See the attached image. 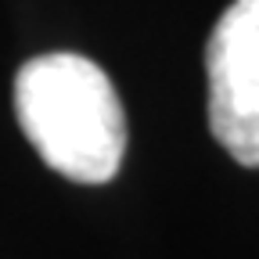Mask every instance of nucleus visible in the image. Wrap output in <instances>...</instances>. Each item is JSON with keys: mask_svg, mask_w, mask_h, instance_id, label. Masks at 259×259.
<instances>
[{"mask_svg": "<svg viewBox=\"0 0 259 259\" xmlns=\"http://www.w3.org/2000/svg\"><path fill=\"white\" fill-rule=\"evenodd\" d=\"M15 112L25 141L54 173L108 184L126 151V115L112 79L83 54L54 51L15 76Z\"/></svg>", "mask_w": 259, "mask_h": 259, "instance_id": "f257e3e1", "label": "nucleus"}, {"mask_svg": "<svg viewBox=\"0 0 259 259\" xmlns=\"http://www.w3.org/2000/svg\"><path fill=\"white\" fill-rule=\"evenodd\" d=\"M209 130L234 162L259 169V0H234L209 32Z\"/></svg>", "mask_w": 259, "mask_h": 259, "instance_id": "f03ea898", "label": "nucleus"}]
</instances>
